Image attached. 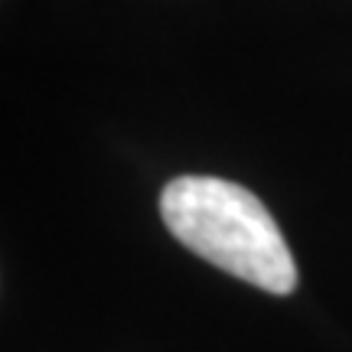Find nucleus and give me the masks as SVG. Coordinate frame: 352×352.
<instances>
[{
    "mask_svg": "<svg viewBox=\"0 0 352 352\" xmlns=\"http://www.w3.org/2000/svg\"><path fill=\"white\" fill-rule=\"evenodd\" d=\"M170 235L189 252L267 294L297 287V264L274 215L239 183L219 176H176L160 196Z\"/></svg>",
    "mask_w": 352,
    "mask_h": 352,
    "instance_id": "obj_1",
    "label": "nucleus"
}]
</instances>
